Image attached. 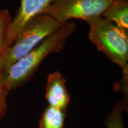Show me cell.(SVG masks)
<instances>
[{
	"instance_id": "cell-12",
	"label": "cell",
	"mask_w": 128,
	"mask_h": 128,
	"mask_svg": "<svg viewBox=\"0 0 128 128\" xmlns=\"http://www.w3.org/2000/svg\"><path fill=\"white\" fill-rule=\"evenodd\" d=\"M127 1H128V0H127Z\"/></svg>"
},
{
	"instance_id": "cell-6",
	"label": "cell",
	"mask_w": 128,
	"mask_h": 128,
	"mask_svg": "<svg viewBox=\"0 0 128 128\" xmlns=\"http://www.w3.org/2000/svg\"><path fill=\"white\" fill-rule=\"evenodd\" d=\"M45 98L49 106L66 111L70 102V94L66 79L59 71L49 73L46 84Z\"/></svg>"
},
{
	"instance_id": "cell-10",
	"label": "cell",
	"mask_w": 128,
	"mask_h": 128,
	"mask_svg": "<svg viewBox=\"0 0 128 128\" xmlns=\"http://www.w3.org/2000/svg\"><path fill=\"white\" fill-rule=\"evenodd\" d=\"M12 18L7 9L0 10V58L7 48V38Z\"/></svg>"
},
{
	"instance_id": "cell-3",
	"label": "cell",
	"mask_w": 128,
	"mask_h": 128,
	"mask_svg": "<svg viewBox=\"0 0 128 128\" xmlns=\"http://www.w3.org/2000/svg\"><path fill=\"white\" fill-rule=\"evenodd\" d=\"M64 24L46 14L32 18L22 28L12 44L6 48L0 58L3 72Z\"/></svg>"
},
{
	"instance_id": "cell-8",
	"label": "cell",
	"mask_w": 128,
	"mask_h": 128,
	"mask_svg": "<svg viewBox=\"0 0 128 128\" xmlns=\"http://www.w3.org/2000/svg\"><path fill=\"white\" fill-rule=\"evenodd\" d=\"M66 111L48 105L44 110L38 122V128H64Z\"/></svg>"
},
{
	"instance_id": "cell-7",
	"label": "cell",
	"mask_w": 128,
	"mask_h": 128,
	"mask_svg": "<svg viewBox=\"0 0 128 128\" xmlns=\"http://www.w3.org/2000/svg\"><path fill=\"white\" fill-rule=\"evenodd\" d=\"M102 17L128 31V1L113 0Z\"/></svg>"
},
{
	"instance_id": "cell-1",
	"label": "cell",
	"mask_w": 128,
	"mask_h": 128,
	"mask_svg": "<svg viewBox=\"0 0 128 128\" xmlns=\"http://www.w3.org/2000/svg\"><path fill=\"white\" fill-rule=\"evenodd\" d=\"M76 28L74 22L65 23L27 54L9 66L3 72V81L6 89L9 91L16 90L28 82L48 56L58 53L64 48Z\"/></svg>"
},
{
	"instance_id": "cell-2",
	"label": "cell",
	"mask_w": 128,
	"mask_h": 128,
	"mask_svg": "<svg viewBox=\"0 0 128 128\" xmlns=\"http://www.w3.org/2000/svg\"><path fill=\"white\" fill-rule=\"evenodd\" d=\"M86 22L90 27V41L111 61L119 66L122 73H128V31L102 16Z\"/></svg>"
},
{
	"instance_id": "cell-4",
	"label": "cell",
	"mask_w": 128,
	"mask_h": 128,
	"mask_svg": "<svg viewBox=\"0 0 128 128\" xmlns=\"http://www.w3.org/2000/svg\"><path fill=\"white\" fill-rule=\"evenodd\" d=\"M113 0H55L44 14L49 15L60 24L70 19H82L86 22L102 16Z\"/></svg>"
},
{
	"instance_id": "cell-11",
	"label": "cell",
	"mask_w": 128,
	"mask_h": 128,
	"mask_svg": "<svg viewBox=\"0 0 128 128\" xmlns=\"http://www.w3.org/2000/svg\"><path fill=\"white\" fill-rule=\"evenodd\" d=\"M9 92L3 81V70L0 64V121L7 112V97Z\"/></svg>"
},
{
	"instance_id": "cell-5",
	"label": "cell",
	"mask_w": 128,
	"mask_h": 128,
	"mask_svg": "<svg viewBox=\"0 0 128 128\" xmlns=\"http://www.w3.org/2000/svg\"><path fill=\"white\" fill-rule=\"evenodd\" d=\"M55 0H21L20 6L11 24L7 38V47L17 36L25 24L32 18L44 14L48 6Z\"/></svg>"
},
{
	"instance_id": "cell-9",
	"label": "cell",
	"mask_w": 128,
	"mask_h": 128,
	"mask_svg": "<svg viewBox=\"0 0 128 128\" xmlns=\"http://www.w3.org/2000/svg\"><path fill=\"white\" fill-rule=\"evenodd\" d=\"M125 101H118L105 120L106 128H124L123 112L125 110Z\"/></svg>"
}]
</instances>
